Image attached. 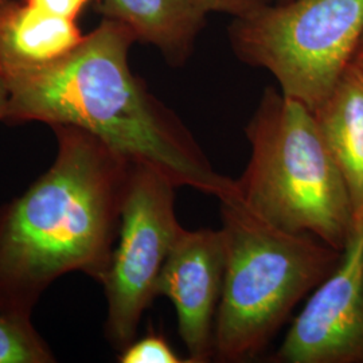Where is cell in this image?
<instances>
[{
	"mask_svg": "<svg viewBox=\"0 0 363 363\" xmlns=\"http://www.w3.org/2000/svg\"><path fill=\"white\" fill-rule=\"evenodd\" d=\"M352 64H355V65L358 66L363 72V38L362 40H361V43H359L358 50L355 52V57H354V60H352Z\"/></svg>",
	"mask_w": 363,
	"mask_h": 363,
	"instance_id": "17",
	"label": "cell"
},
{
	"mask_svg": "<svg viewBox=\"0 0 363 363\" xmlns=\"http://www.w3.org/2000/svg\"><path fill=\"white\" fill-rule=\"evenodd\" d=\"M121 363H189L171 347L166 337L150 333L140 339H133L118 354Z\"/></svg>",
	"mask_w": 363,
	"mask_h": 363,
	"instance_id": "13",
	"label": "cell"
},
{
	"mask_svg": "<svg viewBox=\"0 0 363 363\" xmlns=\"http://www.w3.org/2000/svg\"><path fill=\"white\" fill-rule=\"evenodd\" d=\"M225 276L220 229L183 228L160 272L156 294L171 300L189 363L214 358V327Z\"/></svg>",
	"mask_w": 363,
	"mask_h": 363,
	"instance_id": "8",
	"label": "cell"
},
{
	"mask_svg": "<svg viewBox=\"0 0 363 363\" xmlns=\"http://www.w3.org/2000/svg\"><path fill=\"white\" fill-rule=\"evenodd\" d=\"M52 349L30 316L0 312V363H52Z\"/></svg>",
	"mask_w": 363,
	"mask_h": 363,
	"instance_id": "12",
	"label": "cell"
},
{
	"mask_svg": "<svg viewBox=\"0 0 363 363\" xmlns=\"http://www.w3.org/2000/svg\"><path fill=\"white\" fill-rule=\"evenodd\" d=\"M250 157L234 194L259 220L343 252L354 214L315 113L268 88L247 127Z\"/></svg>",
	"mask_w": 363,
	"mask_h": 363,
	"instance_id": "3",
	"label": "cell"
},
{
	"mask_svg": "<svg viewBox=\"0 0 363 363\" xmlns=\"http://www.w3.org/2000/svg\"><path fill=\"white\" fill-rule=\"evenodd\" d=\"M128 27L103 22L61 60L1 69L9 86L3 123H43L86 130L132 163L164 174L177 187L220 198L235 181L213 169L193 133L130 70Z\"/></svg>",
	"mask_w": 363,
	"mask_h": 363,
	"instance_id": "1",
	"label": "cell"
},
{
	"mask_svg": "<svg viewBox=\"0 0 363 363\" xmlns=\"http://www.w3.org/2000/svg\"><path fill=\"white\" fill-rule=\"evenodd\" d=\"M195 1L206 13L210 11L233 13L237 18L244 16L268 4V0H195Z\"/></svg>",
	"mask_w": 363,
	"mask_h": 363,
	"instance_id": "15",
	"label": "cell"
},
{
	"mask_svg": "<svg viewBox=\"0 0 363 363\" xmlns=\"http://www.w3.org/2000/svg\"><path fill=\"white\" fill-rule=\"evenodd\" d=\"M284 1H289V0H280V3H284Z\"/></svg>",
	"mask_w": 363,
	"mask_h": 363,
	"instance_id": "18",
	"label": "cell"
},
{
	"mask_svg": "<svg viewBox=\"0 0 363 363\" xmlns=\"http://www.w3.org/2000/svg\"><path fill=\"white\" fill-rule=\"evenodd\" d=\"M280 363H363V222L337 268L312 291L273 357Z\"/></svg>",
	"mask_w": 363,
	"mask_h": 363,
	"instance_id": "7",
	"label": "cell"
},
{
	"mask_svg": "<svg viewBox=\"0 0 363 363\" xmlns=\"http://www.w3.org/2000/svg\"><path fill=\"white\" fill-rule=\"evenodd\" d=\"M84 38L77 21L40 11L27 0H0V67L55 62Z\"/></svg>",
	"mask_w": 363,
	"mask_h": 363,
	"instance_id": "10",
	"label": "cell"
},
{
	"mask_svg": "<svg viewBox=\"0 0 363 363\" xmlns=\"http://www.w3.org/2000/svg\"><path fill=\"white\" fill-rule=\"evenodd\" d=\"M33 7L40 11L57 15L66 19L77 21L78 15L91 3L100 0H27Z\"/></svg>",
	"mask_w": 363,
	"mask_h": 363,
	"instance_id": "14",
	"label": "cell"
},
{
	"mask_svg": "<svg viewBox=\"0 0 363 363\" xmlns=\"http://www.w3.org/2000/svg\"><path fill=\"white\" fill-rule=\"evenodd\" d=\"M97 10L155 46L172 66L187 60L206 15L195 0H100Z\"/></svg>",
	"mask_w": 363,
	"mask_h": 363,
	"instance_id": "11",
	"label": "cell"
},
{
	"mask_svg": "<svg viewBox=\"0 0 363 363\" xmlns=\"http://www.w3.org/2000/svg\"><path fill=\"white\" fill-rule=\"evenodd\" d=\"M7 104H9V86H7L6 76L0 67V121L4 120Z\"/></svg>",
	"mask_w": 363,
	"mask_h": 363,
	"instance_id": "16",
	"label": "cell"
},
{
	"mask_svg": "<svg viewBox=\"0 0 363 363\" xmlns=\"http://www.w3.org/2000/svg\"><path fill=\"white\" fill-rule=\"evenodd\" d=\"M350 195L354 223L363 222V72L351 62L315 112Z\"/></svg>",
	"mask_w": 363,
	"mask_h": 363,
	"instance_id": "9",
	"label": "cell"
},
{
	"mask_svg": "<svg viewBox=\"0 0 363 363\" xmlns=\"http://www.w3.org/2000/svg\"><path fill=\"white\" fill-rule=\"evenodd\" d=\"M363 38V0H289L238 16L237 55L271 72L280 91L315 112L349 67Z\"/></svg>",
	"mask_w": 363,
	"mask_h": 363,
	"instance_id": "5",
	"label": "cell"
},
{
	"mask_svg": "<svg viewBox=\"0 0 363 363\" xmlns=\"http://www.w3.org/2000/svg\"><path fill=\"white\" fill-rule=\"evenodd\" d=\"M234 190L220 199L225 276L214 358L237 363L267 347L298 301L337 268L342 252L312 234L289 233L259 220Z\"/></svg>",
	"mask_w": 363,
	"mask_h": 363,
	"instance_id": "4",
	"label": "cell"
},
{
	"mask_svg": "<svg viewBox=\"0 0 363 363\" xmlns=\"http://www.w3.org/2000/svg\"><path fill=\"white\" fill-rule=\"evenodd\" d=\"M178 187L160 171L133 163L124 196L117 245L100 284L106 298L105 334L117 350L133 339L183 228L175 211Z\"/></svg>",
	"mask_w": 363,
	"mask_h": 363,
	"instance_id": "6",
	"label": "cell"
},
{
	"mask_svg": "<svg viewBox=\"0 0 363 363\" xmlns=\"http://www.w3.org/2000/svg\"><path fill=\"white\" fill-rule=\"evenodd\" d=\"M50 128L52 166L0 208V312L30 318L64 274L82 272L101 283L133 164L86 130Z\"/></svg>",
	"mask_w": 363,
	"mask_h": 363,
	"instance_id": "2",
	"label": "cell"
}]
</instances>
